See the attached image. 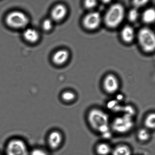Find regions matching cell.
I'll return each instance as SVG.
<instances>
[{"label": "cell", "instance_id": "obj_25", "mask_svg": "<svg viewBox=\"0 0 155 155\" xmlns=\"http://www.w3.org/2000/svg\"><path fill=\"white\" fill-rule=\"evenodd\" d=\"M0 155H1V154H0Z\"/></svg>", "mask_w": 155, "mask_h": 155}, {"label": "cell", "instance_id": "obj_13", "mask_svg": "<svg viewBox=\"0 0 155 155\" xmlns=\"http://www.w3.org/2000/svg\"><path fill=\"white\" fill-rule=\"evenodd\" d=\"M121 35L124 41L127 42H131L134 38V30L133 27L130 26H125L121 30Z\"/></svg>", "mask_w": 155, "mask_h": 155}, {"label": "cell", "instance_id": "obj_16", "mask_svg": "<svg viewBox=\"0 0 155 155\" xmlns=\"http://www.w3.org/2000/svg\"><path fill=\"white\" fill-rule=\"evenodd\" d=\"M112 154L113 155H130L131 152L126 146H120L114 150Z\"/></svg>", "mask_w": 155, "mask_h": 155}, {"label": "cell", "instance_id": "obj_6", "mask_svg": "<svg viewBox=\"0 0 155 155\" xmlns=\"http://www.w3.org/2000/svg\"><path fill=\"white\" fill-rule=\"evenodd\" d=\"M63 134L58 130H54L50 132L47 137V144L49 148L53 150L58 149L63 143Z\"/></svg>", "mask_w": 155, "mask_h": 155}, {"label": "cell", "instance_id": "obj_9", "mask_svg": "<svg viewBox=\"0 0 155 155\" xmlns=\"http://www.w3.org/2000/svg\"><path fill=\"white\" fill-rule=\"evenodd\" d=\"M69 57V53L66 50H59L53 54L52 61L55 65L61 66L66 63Z\"/></svg>", "mask_w": 155, "mask_h": 155}, {"label": "cell", "instance_id": "obj_3", "mask_svg": "<svg viewBox=\"0 0 155 155\" xmlns=\"http://www.w3.org/2000/svg\"><path fill=\"white\" fill-rule=\"evenodd\" d=\"M30 152L26 143L20 138H13L6 144V155H29Z\"/></svg>", "mask_w": 155, "mask_h": 155}, {"label": "cell", "instance_id": "obj_2", "mask_svg": "<svg viewBox=\"0 0 155 155\" xmlns=\"http://www.w3.org/2000/svg\"><path fill=\"white\" fill-rule=\"evenodd\" d=\"M29 20L26 14L20 11L15 10L8 14L5 22L9 27L14 29H25Z\"/></svg>", "mask_w": 155, "mask_h": 155}, {"label": "cell", "instance_id": "obj_22", "mask_svg": "<svg viewBox=\"0 0 155 155\" xmlns=\"http://www.w3.org/2000/svg\"><path fill=\"white\" fill-rule=\"evenodd\" d=\"M139 16V12L136 8L132 9L129 12L128 19L131 22H135L137 20Z\"/></svg>", "mask_w": 155, "mask_h": 155}, {"label": "cell", "instance_id": "obj_17", "mask_svg": "<svg viewBox=\"0 0 155 155\" xmlns=\"http://www.w3.org/2000/svg\"><path fill=\"white\" fill-rule=\"evenodd\" d=\"M110 147L107 144H100L97 147V152L100 155H107L110 153Z\"/></svg>", "mask_w": 155, "mask_h": 155}, {"label": "cell", "instance_id": "obj_10", "mask_svg": "<svg viewBox=\"0 0 155 155\" xmlns=\"http://www.w3.org/2000/svg\"><path fill=\"white\" fill-rule=\"evenodd\" d=\"M105 89L109 93H113L116 92L118 88L117 80L113 75H109L105 78L104 82Z\"/></svg>", "mask_w": 155, "mask_h": 155}, {"label": "cell", "instance_id": "obj_14", "mask_svg": "<svg viewBox=\"0 0 155 155\" xmlns=\"http://www.w3.org/2000/svg\"><path fill=\"white\" fill-rule=\"evenodd\" d=\"M142 19L146 23H152L155 19V12L154 9L150 8L147 9L143 12Z\"/></svg>", "mask_w": 155, "mask_h": 155}, {"label": "cell", "instance_id": "obj_1", "mask_svg": "<svg viewBox=\"0 0 155 155\" xmlns=\"http://www.w3.org/2000/svg\"><path fill=\"white\" fill-rule=\"evenodd\" d=\"M124 16L123 6L119 4H114L106 12L104 18L105 22L110 28H115L122 22Z\"/></svg>", "mask_w": 155, "mask_h": 155}, {"label": "cell", "instance_id": "obj_5", "mask_svg": "<svg viewBox=\"0 0 155 155\" xmlns=\"http://www.w3.org/2000/svg\"><path fill=\"white\" fill-rule=\"evenodd\" d=\"M89 122L94 128L98 130L101 127L108 125L109 118L104 112L97 109L91 110L89 114Z\"/></svg>", "mask_w": 155, "mask_h": 155}, {"label": "cell", "instance_id": "obj_21", "mask_svg": "<svg viewBox=\"0 0 155 155\" xmlns=\"http://www.w3.org/2000/svg\"><path fill=\"white\" fill-rule=\"evenodd\" d=\"M138 137L141 141H147L150 137V134L148 130L146 129H141L138 132Z\"/></svg>", "mask_w": 155, "mask_h": 155}, {"label": "cell", "instance_id": "obj_8", "mask_svg": "<svg viewBox=\"0 0 155 155\" xmlns=\"http://www.w3.org/2000/svg\"><path fill=\"white\" fill-rule=\"evenodd\" d=\"M67 13L66 6L62 4H57L51 10L50 18L54 22H60L66 17Z\"/></svg>", "mask_w": 155, "mask_h": 155}, {"label": "cell", "instance_id": "obj_11", "mask_svg": "<svg viewBox=\"0 0 155 155\" xmlns=\"http://www.w3.org/2000/svg\"><path fill=\"white\" fill-rule=\"evenodd\" d=\"M24 39L27 42L31 43H35L38 41L39 34L35 29L32 28H26L23 33Z\"/></svg>", "mask_w": 155, "mask_h": 155}, {"label": "cell", "instance_id": "obj_4", "mask_svg": "<svg viewBox=\"0 0 155 155\" xmlns=\"http://www.w3.org/2000/svg\"><path fill=\"white\" fill-rule=\"evenodd\" d=\"M138 39L140 46L144 51L151 52L155 48V36L154 32L150 29L143 28L140 30Z\"/></svg>", "mask_w": 155, "mask_h": 155}, {"label": "cell", "instance_id": "obj_12", "mask_svg": "<svg viewBox=\"0 0 155 155\" xmlns=\"http://www.w3.org/2000/svg\"><path fill=\"white\" fill-rule=\"evenodd\" d=\"M132 122L130 118L124 117L120 118L115 120L114 123V128L120 132H125L130 128L132 124H124Z\"/></svg>", "mask_w": 155, "mask_h": 155}, {"label": "cell", "instance_id": "obj_20", "mask_svg": "<svg viewBox=\"0 0 155 155\" xmlns=\"http://www.w3.org/2000/svg\"><path fill=\"white\" fill-rule=\"evenodd\" d=\"M54 21L50 18L45 19L42 22V28L45 31H50L52 29L53 27H54Z\"/></svg>", "mask_w": 155, "mask_h": 155}, {"label": "cell", "instance_id": "obj_19", "mask_svg": "<svg viewBox=\"0 0 155 155\" xmlns=\"http://www.w3.org/2000/svg\"><path fill=\"white\" fill-rule=\"evenodd\" d=\"M29 155H50L48 151L44 148L36 147L30 150Z\"/></svg>", "mask_w": 155, "mask_h": 155}, {"label": "cell", "instance_id": "obj_15", "mask_svg": "<svg viewBox=\"0 0 155 155\" xmlns=\"http://www.w3.org/2000/svg\"><path fill=\"white\" fill-rule=\"evenodd\" d=\"M60 98L61 100L64 102L69 103L75 99V95L72 91H66L61 94Z\"/></svg>", "mask_w": 155, "mask_h": 155}, {"label": "cell", "instance_id": "obj_18", "mask_svg": "<svg viewBox=\"0 0 155 155\" xmlns=\"http://www.w3.org/2000/svg\"><path fill=\"white\" fill-rule=\"evenodd\" d=\"M146 127L150 129H154L155 125V114H150L146 118L145 122Z\"/></svg>", "mask_w": 155, "mask_h": 155}, {"label": "cell", "instance_id": "obj_24", "mask_svg": "<svg viewBox=\"0 0 155 155\" xmlns=\"http://www.w3.org/2000/svg\"><path fill=\"white\" fill-rule=\"evenodd\" d=\"M148 2L147 1H135L133 2V4L135 7L139 8L145 5Z\"/></svg>", "mask_w": 155, "mask_h": 155}, {"label": "cell", "instance_id": "obj_23", "mask_svg": "<svg viewBox=\"0 0 155 155\" xmlns=\"http://www.w3.org/2000/svg\"><path fill=\"white\" fill-rule=\"evenodd\" d=\"M97 3L96 1L94 0H87L85 1L84 5L87 8L91 9L93 8L96 6Z\"/></svg>", "mask_w": 155, "mask_h": 155}, {"label": "cell", "instance_id": "obj_7", "mask_svg": "<svg viewBox=\"0 0 155 155\" xmlns=\"http://www.w3.org/2000/svg\"><path fill=\"white\" fill-rule=\"evenodd\" d=\"M101 22V17L97 12L88 13L83 19V25L86 28L94 30L100 25Z\"/></svg>", "mask_w": 155, "mask_h": 155}]
</instances>
